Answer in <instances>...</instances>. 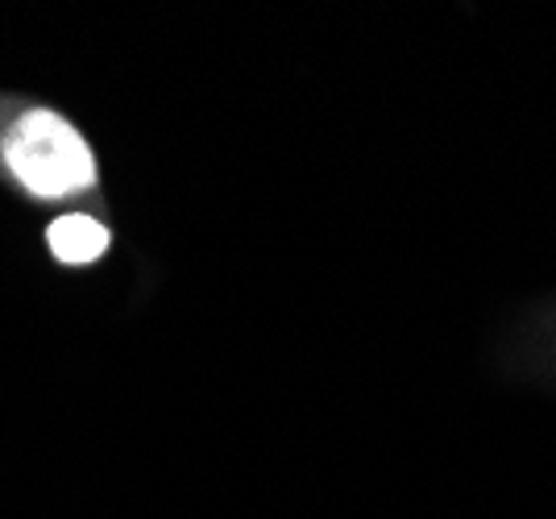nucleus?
Segmentation results:
<instances>
[{
    "mask_svg": "<svg viewBox=\"0 0 556 519\" xmlns=\"http://www.w3.org/2000/svg\"><path fill=\"white\" fill-rule=\"evenodd\" d=\"M4 159L25 188L34 195H47V200H63V195L88 191L96 183V159L88 142L75 134V125L47 109L25 113L9 129Z\"/></svg>",
    "mask_w": 556,
    "mask_h": 519,
    "instance_id": "obj_1",
    "label": "nucleus"
},
{
    "mask_svg": "<svg viewBox=\"0 0 556 519\" xmlns=\"http://www.w3.org/2000/svg\"><path fill=\"white\" fill-rule=\"evenodd\" d=\"M47 241L54 250V258L79 266V262H96L109 250V229L92 216H59L50 225Z\"/></svg>",
    "mask_w": 556,
    "mask_h": 519,
    "instance_id": "obj_2",
    "label": "nucleus"
}]
</instances>
